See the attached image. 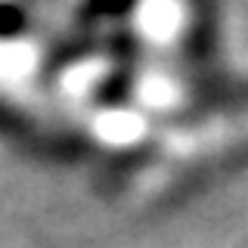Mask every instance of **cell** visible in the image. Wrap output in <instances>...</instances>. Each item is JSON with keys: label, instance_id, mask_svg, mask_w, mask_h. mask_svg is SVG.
Listing matches in <instances>:
<instances>
[{"label": "cell", "instance_id": "7a4b0ae2", "mask_svg": "<svg viewBox=\"0 0 248 248\" xmlns=\"http://www.w3.org/2000/svg\"><path fill=\"white\" fill-rule=\"evenodd\" d=\"M28 25V13L19 3L10 0H0V37H13Z\"/></svg>", "mask_w": 248, "mask_h": 248}, {"label": "cell", "instance_id": "6da1fadb", "mask_svg": "<svg viewBox=\"0 0 248 248\" xmlns=\"http://www.w3.org/2000/svg\"><path fill=\"white\" fill-rule=\"evenodd\" d=\"M137 6V0H84V13L90 19H124Z\"/></svg>", "mask_w": 248, "mask_h": 248}]
</instances>
